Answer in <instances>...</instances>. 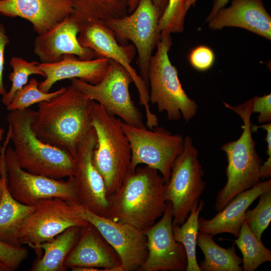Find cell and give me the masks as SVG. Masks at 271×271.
I'll list each match as a JSON object with an SVG mask.
<instances>
[{
  "mask_svg": "<svg viewBox=\"0 0 271 271\" xmlns=\"http://www.w3.org/2000/svg\"><path fill=\"white\" fill-rule=\"evenodd\" d=\"M4 129L0 127V142L2 140L3 134L4 133ZM0 177H1V173H0Z\"/></svg>",
  "mask_w": 271,
  "mask_h": 271,
  "instance_id": "cell-43",
  "label": "cell"
},
{
  "mask_svg": "<svg viewBox=\"0 0 271 271\" xmlns=\"http://www.w3.org/2000/svg\"><path fill=\"white\" fill-rule=\"evenodd\" d=\"M208 23L213 30L239 27L271 40V17L262 0H232L229 7L220 9Z\"/></svg>",
  "mask_w": 271,
  "mask_h": 271,
  "instance_id": "cell-20",
  "label": "cell"
},
{
  "mask_svg": "<svg viewBox=\"0 0 271 271\" xmlns=\"http://www.w3.org/2000/svg\"><path fill=\"white\" fill-rule=\"evenodd\" d=\"M252 99L253 113H258V123L263 124L271 121V94L262 96H255Z\"/></svg>",
  "mask_w": 271,
  "mask_h": 271,
  "instance_id": "cell-35",
  "label": "cell"
},
{
  "mask_svg": "<svg viewBox=\"0 0 271 271\" xmlns=\"http://www.w3.org/2000/svg\"><path fill=\"white\" fill-rule=\"evenodd\" d=\"M205 203L199 201L192 209L186 221L181 225H173V232L175 240L181 243L186 250L187 266L186 271H201L196 258L197 237L199 232V215Z\"/></svg>",
  "mask_w": 271,
  "mask_h": 271,
  "instance_id": "cell-27",
  "label": "cell"
},
{
  "mask_svg": "<svg viewBox=\"0 0 271 271\" xmlns=\"http://www.w3.org/2000/svg\"><path fill=\"white\" fill-rule=\"evenodd\" d=\"M3 178L0 177V202L3 195Z\"/></svg>",
  "mask_w": 271,
  "mask_h": 271,
  "instance_id": "cell-42",
  "label": "cell"
},
{
  "mask_svg": "<svg viewBox=\"0 0 271 271\" xmlns=\"http://www.w3.org/2000/svg\"><path fill=\"white\" fill-rule=\"evenodd\" d=\"M187 12L185 9V0H168L159 21V30L161 35L181 33L184 29Z\"/></svg>",
  "mask_w": 271,
  "mask_h": 271,
  "instance_id": "cell-32",
  "label": "cell"
},
{
  "mask_svg": "<svg viewBox=\"0 0 271 271\" xmlns=\"http://www.w3.org/2000/svg\"><path fill=\"white\" fill-rule=\"evenodd\" d=\"M28 256V250L24 247L14 246L0 240V260L10 269H16Z\"/></svg>",
  "mask_w": 271,
  "mask_h": 271,
  "instance_id": "cell-33",
  "label": "cell"
},
{
  "mask_svg": "<svg viewBox=\"0 0 271 271\" xmlns=\"http://www.w3.org/2000/svg\"><path fill=\"white\" fill-rule=\"evenodd\" d=\"M79 25L70 16L38 35L34 42V52L42 63L59 61L65 55H74L82 60L97 57L91 49L82 47L78 40Z\"/></svg>",
  "mask_w": 271,
  "mask_h": 271,
  "instance_id": "cell-17",
  "label": "cell"
},
{
  "mask_svg": "<svg viewBox=\"0 0 271 271\" xmlns=\"http://www.w3.org/2000/svg\"><path fill=\"white\" fill-rule=\"evenodd\" d=\"M82 227L78 226L70 227L52 240L40 244L37 252L40 254V251L43 249L44 254L34 262L31 270H66L64 261L76 242Z\"/></svg>",
  "mask_w": 271,
  "mask_h": 271,
  "instance_id": "cell-24",
  "label": "cell"
},
{
  "mask_svg": "<svg viewBox=\"0 0 271 271\" xmlns=\"http://www.w3.org/2000/svg\"><path fill=\"white\" fill-rule=\"evenodd\" d=\"M161 217L143 231L147 238L148 255L139 271H186L187 254L183 245L174 237L170 202L167 201Z\"/></svg>",
  "mask_w": 271,
  "mask_h": 271,
  "instance_id": "cell-15",
  "label": "cell"
},
{
  "mask_svg": "<svg viewBox=\"0 0 271 271\" xmlns=\"http://www.w3.org/2000/svg\"><path fill=\"white\" fill-rule=\"evenodd\" d=\"M223 103L225 107L241 118L243 131L237 140L225 143L220 147L227 158V182L216 195L214 208L217 212L222 210L238 193L253 187L261 181L260 168L262 164L252 136V99L236 106L224 101Z\"/></svg>",
  "mask_w": 271,
  "mask_h": 271,
  "instance_id": "cell-4",
  "label": "cell"
},
{
  "mask_svg": "<svg viewBox=\"0 0 271 271\" xmlns=\"http://www.w3.org/2000/svg\"><path fill=\"white\" fill-rule=\"evenodd\" d=\"M64 266L66 269L88 267L101 268L104 271H123L116 251L89 223L82 227L76 242L66 257Z\"/></svg>",
  "mask_w": 271,
  "mask_h": 271,
  "instance_id": "cell-18",
  "label": "cell"
},
{
  "mask_svg": "<svg viewBox=\"0 0 271 271\" xmlns=\"http://www.w3.org/2000/svg\"><path fill=\"white\" fill-rule=\"evenodd\" d=\"M197 0H185V9L187 12L191 6H194Z\"/></svg>",
  "mask_w": 271,
  "mask_h": 271,
  "instance_id": "cell-40",
  "label": "cell"
},
{
  "mask_svg": "<svg viewBox=\"0 0 271 271\" xmlns=\"http://www.w3.org/2000/svg\"><path fill=\"white\" fill-rule=\"evenodd\" d=\"M168 0H153L154 5L158 9L161 15L164 12L168 4ZM139 0H131L128 10L129 14L136 8Z\"/></svg>",
  "mask_w": 271,
  "mask_h": 271,
  "instance_id": "cell-38",
  "label": "cell"
},
{
  "mask_svg": "<svg viewBox=\"0 0 271 271\" xmlns=\"http://www.w3.org/2000/svg\"><path fill=\"white\" fill-rule=\"evenodd\" d=\"M35 205L20 226L18 240L37 252L40 244L52 240L68 228L88 223L76 214L69 202L61 198L39 200Z\"/></svg>",
  "mask_w": 271,
  "mask_h": 271,
  "instance_id": "cell-12",
  "label": "cell"
},
{
  "mask_svg": "<svg viewBox=\"0 0 271 271\" xmlns=\"http://www.w3.org/2000/svg\"><path fill=\"white\" fill-rule=\"evenodd\" d=\"M198 152L189 136L175 160L169 180L165 185V198L171 203L173 225H181L205 189L204 171L198 159Z\"/></svg>",
  "mask_w": 271,
  "mask_h": 271,
  "instance_id": "cell-7",
  "label": "cell"
},
{
  "mask_svg": "<svg viewBox=\"0 0 271 271\" xmlns=\"http://www.w3.org/2000/svg\"><path fill=\"white\" fill-rule=\"evenodd\" d=\"M161 15L153 0H139L135 10L120 18L103 21L117 41H131L138 51L140 76L149 89L148 72L152 52L161 38L159 21Z\"/></svg>",
  "mask_w": 271,
  "mask_h": 271,
  "instance_id": "cell-9",
  "label": "cell"
},
{
  "mask_svg": "<svg viewBox=\"0 0 271 271\" xmlns=\"http://www.w3.org/2000/svg\"><path fill=\"white\" fill-rule=\"evenodd\" d=\"M213 236L198 233L197 244L204 255L199 264L201 271H242V259L237 255L234 243L226 249L217 244Z\"/></svg>",
  "mask_w": 271,
  "mask_h": 271,
  "instance_id": "cell-25",
  "label": "cell"
},
{
  "mask_svg": "<svg viewBox=\"0 0 271 271\" xmlns=\"http://www.w3.org/2000/svg\"><path fill=\"white\" fill-rule=\"evenodd\" d=\"M72 11L70 0H0V14L29 21L41 35L69 16Z\"/></svg>",
  "mask_w": 271,
  "mask_h": 271,
  "instance_id": "cell-19",
  "label": "cell"
},
{
  "mask_svg": "<svg viewBox=\"0 0 271 271\" xmlns=\"http://www.w3.org/2000/svg\"><path fill=\"white\" fill-rule=\"evenodd\" d=\"M79 26L78 40L80 44L93 50L97 57L112 60L127 71L138 90L139 104L145 108L147 127L152 129L158 126V118L150 109L149 88L131 65L135 54V47L120 45L113 32L103 21L89 20Z\"/></svg>",
  "mask_w": 271,
  "mask_h": 271,
  "instance_id": "cell-11",
  "label": "cell"
},
{
  "mask_svg": "<svg viewBox=\"0 0 271 271\" xmlns=\"http://www.w3.org/2000/svg\"><path fill=\"white\" fill-rule=\"evenodd\" d=\"M97 137L92 127L78 145L74 176L78 203L98 215L107 217L109 202L104 182L92 161Z\"/></svg>",
  "mask_w": 271,
  "mask_h": 271,
  "instance_id": "cell-16",
  "label": "cell"
},
{
  "mask_svg": "<svg viewBox=\"0 0 271 271\" xmlns=\"http://www.w3.org/2000/svg\"><path fill=\"white\" fill-rule=\"evenodd\" d=\"M10 64L13 68V71L9 76L12 86L10 90L3 95L2 100L6 106L10 103L15 93L27 84L30 75L36 74L45 77V74L39 68V63L37 61L29 62L21 57L14 56L11 59Z\"/></svg>",
  "mask_w": 271,
  "mask_h": 271,
  "instance_id": "cell-29",
  "label": "cell"
},
{
  "mask_svg": "<svg viewBox=\"0 0 271 271\" xmlns=\"http://www.w3.org/2000/svg\"><path fill=\"white\" fill-rule=\"evenodd\" d=\"M91 118L97 137L92 161L103 179L108 196L120 187L130 173V146L121 119L108 113L98 103H94Z\"/></svg>",
  "mask_w": 271,
  "mask_h": 271,
  "instance_id": "cell-5",
  "label": "cell"
},
{
  "mask_svg": "<svg viewBox=\"0 0 271 271\" xmlns=\"http://www.w3.org/2000/svg\"><path fill=\"white\" fill-rule=\"evenodd\" d=\"M109 64V59L96 57L91 60H82L74 55H67L58 62L39 64L45 74V79L39 84V88L49 92L57 81L77 78L92 84L99 83L105 76Z\"/></svg>",
  "mask_w": 271,
  "mask_h": 271,
  "instance_id": "cell-21",
  "label": "cell"
},
{
  "mask_svg": "<svg viewBox=\"0 0 271 271\" xmlns=\"http://www.w3.org/2000/svg\"><path fill=\"white\" fill-rule=\"evenodd\" d=\"M191 65L196 70L204 71L210 69L214 64L215 55L209 47L200 45L195 47L189 55Z\"/></svg>",
  "mask_w": 271,
  "mask_h": 271,
  "instance_id": "cell-34",
  "label": "cell"
},
{
  "mask_svg": "<svg viewBox=\"0 0 271 271\" xmlns=\"http://www.w3.org/2000/svg\"><path fill=\"white\" fill-rule=\"evenodd\" d=\"M172 45L170 34L161 35L157 51L151 58L149 101L157 105L159 112L165 111L168 120L177 121L182 116L188 122L197 114L198 105L183 89L178 70L169 59L168 52Z\"/></svg>",
  "mask_w": 271,
  "mask_h": 271,
  "instance_id": "cell-6",
  "label": "cell"
},
{
  "mask_svg": "<svg viewBox=\"0 0 271 271\" xmlns=\"http://www.w3.org/2000/svg\"><path fill=\"white\" fill-rule=\"evenodd\" d=\"M9 43L10 39L7 34L6 28L3 24L0 23V95H3L7 92L4 85L3 71L5 50Z\"/></svg>",
  "mask_w": 271,
  "mask_h": 271,
  "instance_id": "cell-37",
  "label": "cell"
},
{
  "mask_svg": "<svg viewBox=\"0 0 271 271\" xmlns=\"http://www.w3.org/2000/svg\"><path fill=\"white\" fill-rule=\"evenodd\" d=\"M94 103L71 85L50 100L39 103L32 129L43 142L75 157L78 145L92 128L91 115Z\"/></svg>",
  "mask_w": 271,
  "mask_h": 271,
  "instance_id": "cell-1",
  "label": "cell"
},
{
  "mask_svg": "<svg viewBox=\"0 0 271 271\" xmlns=\"http://www.w3.org/2000/svg\"><path fill=\"white\" fill-rule=\"evenodd\" d=\"M133 80L119 64L109 59L107 72L103 79L92 84L77 78L71 79V85L101 105L113 116H118L125 123L139 127H146L143 114L135 106L129 87Z\"/></svg>",
  "mask_w": 271,
  "mask_h": 271,
  "instance_id": "cell-10",
  "label": "cell"
},
{
  "mask_svg": "<svg viewBox=\"0 0 271 271\" xmlns=\"http://www.w3.org/2000/svg\"><path fill=\"white\" fill-rule=\"evenodd\" d=\"M165 183L157 170L146 165L137 167L115 192L107 196V218L144 231L154 225L166 209Z\"/></svg>",
  "mask_w": 271,
  "mask_h": 271,
  "instance_id": "cell-2",
  "label": "cell"
},
{
  "mask_svg": "<svg viewBox=\"0 0 271 271\" xmlns=\"http://www.w3.org/2000/svg\"><path fill=\"white\" fill-rule=\"evenodd\" d=\"M257 205L251 210H247L244 221L251 231L259 239L271 221V188L259 196Z\"/></svg>",
  "mask_w": 271,
  "mask_h": 271,
  "instance_id": "cell-31",
  "label": "cell"
},
{
  "mask_svg": "<svg viewBox=\"0 0 271 271\" xmlns=\"http://www.w3.org/2000/svg\"><path fill=\"white\" fill-rule=\"evenodd\" d=\"M69 203L76 214L92 224L116 251L123 271L139 270L148 255L147 238L143 231L96 214L78 203Z\"/></svg>",
  "mask_w": 271,
  "mask_h": 271,
  "instance_id": "cell-14",
  "label": "cell"
},
{
  "mask_svg": "<svg viewBox=\"0 0 271 271\" xmlns=\"http://www.w3.org/2000/svg\"><path fill=\"white\" fill-rule=\"evenodd\" d=\"M242 254V270L254 271L262 263L271 261V251L251 231L245 221L236 239L233 240Z\"/></svg>",
  "mask_w": 271,
  "mask_h": 271,
  "instance_id": "cell-28",
  "label": "cell"
},
{
  "mask_svg": "<svg viewBox=\"0 0 271 271\" xmlns=\"http://www.w3.org/2000/svg\"><path fill=\"white\" fill-rule=\"evenodd\" d=\"M5 159L8 190L19 202L34 205L39 200L59 198L78 203L74 176L64 181L29 173L20 167L11 147L7 148Z\"/></svg>",
  "mask_w": 271,
  "mask_h": 271,
  "instance_id": "cell-13",
  "label": "cell"
},
{
  "mask_svg": "<svg viewBox=\"0 0 271 271\" xmlns=\"http://www.w3.org/2000/svg\"><path fill=\"white\" fill-rule=\"evenodd\" d=\"M39 84L36 79H31L28 84L15 93L11 102L7 106V109L10 111L28 108L34 104L50 100L66 89V87H62L54 92H45L39 88Z\"/></svg>",
  "mask_w": 271,
  "mask_h": 271,
  "instance_id": "cell-30",
  "label": "cell"
},
{
  "mask_svg": "<svg viewBox=\"0 0 271 271\" xmlns=\"http://www.w3.org/2000/svg\"><path fill=\"white\" fill-rule=\"evenodd\" d=\"M0 271H11L9 268L0 260Z\"/></svg>",
  "mask_w": 271,
  "mask_h": 271,
  "instance_id": "cell-41",
  "label": "cell"
},
{
  "mask_svg": "<svg viewBox=\"0 0 271 271\" xmlns=\"http://www.w3.org/2000/svg\"><path fill=\"white\" fill-rule=\"evenodd\" d=\"M229 0H213L211 12L206 18L205 22H208L221 8L224 7Z\"/></svg>",
  "mask_w": 271,
  "mask_h": 271,
  "instance_id": "cell-39",
  "label": "cell"
},
{
  "mask_svg": "<svg viewBox=\"0 0 271 271\" xmlns=\"http://www.w3.org/2000/svg\"><path fill=\"white\" fill-rule=\"evenodd\" d=\"M270 188V178L260 181L253 187L238 193L212 218H199V232L213 236L228 233L237 238L249 206L262 193Z\"/></svg>",
  "mask_w": 271,
  "mask_h": 271,
  "instance_id": "cell-22",
  "label": "cell"
},
{
  "mask_svg": "<svg viewBox=\"0 0 271 271\" xmlns=\"http://www.w3.org/2000/svg\"><path fill=\"white\" fill-rule=\"evenodd\" d=\"M262 128L266 131L265 140L267 143V160L261 164L260 168V176L262 179L270 178L271 177V123L261 124L258 126L252 125V131H255L258 128Z\"/></svg>",
  "mask_w": 271,
  "mask_h": 271,
  "instance_id": "cell-36",
  "label": "cell"
},
{
  "mask_svg": "<svg viewBox=\"0 0 271 271\" xmlns=\"http://www.w3.org/2000/svg\"><path fill=\"white\" fill-rule=\"evenodd\" d=\"M72 11L70 17L78 25L89 20L103 21L129 14L131 0H70Z\"/></svg>",
  "mask_w": 271,
  "mask_h": 271,
  "instance_id": "cell-26",
  "label": "cell"
},
{
  "mask_svg": "<svg viewBox=\"0 0 271 271\" xmlns=\"http://www.w3.org/2000/svg\"><path fill=\"white\" fill-rule=\"evenodd\" d=\"M35 111L26 108L10 111L8 131L16 159L23 170L55 179L74 176L76 158L67 151L40 140L32 127Z\"/></svg>",
  "mask_w": 271,
  "mask_h": 271,
  "instance_id": "cell-3",
  "label": "cell"
},
{
  "mask_svg": "<svg viewBox=\"0 0 271 271\" xmlns=\"http://www.w3.org/2000/svg\"><path fill=\"white\" fill-rule=\"evenodd\" d=\"M121 125L131 149L129 173L134 172L139 165L144 164L157 170L167 182L175 160L183 151V136L172 134L162 126L149 129L123 121Z\"/></svg>",
  "mask_w": 271,
  "mask_h": 271,
  "instance_id": "cell-8",
  "label": "cell"
},
{
  "mask_svg": "<svg viewBox=\"0 0 271 271\" xmlns=\"http://www.w3.org/2000/svg\"><path fill=\"white\" fill-rule=\"evenodd\" d=\"M0 173L3 178V195L0 202V240L20 246L18 231L23 220L35 209V205L19 202L11 195L8 188L5 154L0 155Z\"/></svg>",
  "mask_w": 271,
  "mask_h": 271,
  "instance_id": "cell-23",
  "label": "cell"
}]
</instances>
